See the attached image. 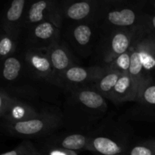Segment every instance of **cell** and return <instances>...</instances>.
I'll return each instance as SVG.
<instances>
[{"instance_id":"9c48e42d","label":"cell","mask_w":155,"mask_h":155,"mask_svg":"<svg viewBox=\"0 0 155 155\" xmlns=\"http://www.w3.org/2000/svg\"><path fill=\"white\" fill-rule=\"evenodd\" d=\"M50 61L54 69L63 71L69 65L70 59L65 50L61 47H57L53 48L50 53Z\"/></svg>"},{"instance_id":"4316f807","label":"cell","mask_w":155,"mask_h":155,"mask_svg":"<svg viewBox=\"0 0 155 155\" xmlns=\"http://www.w3.org/2000/svg\"><path fill=\"white\" fill-rule=\"evenodd\" d=\"M152 26L155 30V15L152 18Z\"/></svg>"},{"instance_id":"7402d4cb","label":"cell","mask_w":155,"mask_h":155,"mask_svg":"<svg viewBox=\"0 0 155 155\" xmlns=\"http://www.w3.org/2000/svg\"><path fill=\"white\" fill-rule=\"evenodd\" d=\"M116 64L119 68L122 71H127L128 74L129 68L130 66V53L126 52L121 55L118 56L116 60Z\"/></svg>"},{"instance_id":"d6986e66","label":"cell","mask_w":155,"mask_h":155,"mask_svg":"<svg viewBox=\"0 0 155 155\" xmlns=\"http://www.w3.org/2000/svg\"><path fill=\"white\" fill-rule=\"evenodd\" d=\"M127 155H155V141L136 145L129 151Z\"/></svg>"},{"instance_id":"7a4b0ae2","label":"cell","mask_w":155,"mask_h":155,"mask_svg":"<svg viewBox=\"0 0 155 155\" xmlns=\"http://www.w3.org/2000/svg\"><path fill=\"white\" fill-rule=\"evenodd\" d=\"M136 81L127 73H124L114 88L111 95L117 101L129 100L136 92Z\"/></svg>"},{"instance_id":"2e32d148","label":"cell","mask_w":155,"mask_h":155,"mask_svg":"<svg viewBox=\"0 0 155 155\" xmlns=\"http://www.w3.org/2000/svg\"><path fill=\"white\" fill-rule=\"evenodd\" d=\"M89 77V72L86 69L80 67H72L65 72V77L73 83H81Z\"/></svg>"},{"instance_id":"277c9868","label":"cell","mask_w":155,"mask_h":155,"mask_svg":"<svg viewBox=\"0 0 155 155\" xmlns=\"http://www.w3.org/2000/svg\"><path fill=\"white\" fill-rule=\"evenodd\" d=\"M138 51L144 70L150 71L155 69V39L149 38L138 45Z\"/></svg>"},{"instance_id":"83f0119b","label":"cell","mask_w":155,"mask_h":155,"mask_svg":"<svg viewBox=\"0 0 155 155\" xmlns=\"http://www.w3.org/2000/svg\"><path fill=\"white\" fill-rule=\"evenodd\" d=\"M27 155H37V154H27Z\"/></svg>"},{"instance_id":"30bf717a","label":"cell","mask_w":155,"mask_h":155,"mask_svg":"<svg viewBox=\"0 0 155 155\" xmlns=\"http://www.w3.org/2000/svg\"><path fill=\"white\" fill-rule=\"evenodd\" d=\"M87 145V139L83 135L74 134L67 136L61 143V148L68 151H77Z\"/></svg>"},{"instance_id":"3957f363","label":"cell","mask_w":155,"mask_h":155,"mask_svg":"<svg viewBox=\"0 0 155 155\" xmlns=\"http://www.w3.org/2000/svg\"><path fill=\"white\" fill-rule=\"evenodd\" d=\"M47 127L46 121L42 119H29L15 123L12 128L14 132L23 136H33L43 131Z\"/></svg>"},{"instance_id":"d4e9b609","label":"cell","mask_w":155,"mask_h":155,"mask_svg":"<svg viewBox=\"0 0 155 155\" xmlns=\"http://www.w3.org/2000/svg\"><path fill=\"white\" fill-rule=\"evenodd\" d=\"M28 154V151L25 149V148H22V147H20V148H16L15 150H12V151H8V152L4 153V154H2L1 155H27Z\"/></svg>"},{"instance_id":"5bb4252c","label":"cell","mask_w":155,"mask_h":155,"mask_svg":"<svg viewBox=\"0 0 155 155\" xmlns=\"http://www.w3.org/2000/svg\"><path fill=\"white\" fill-rule=\"evenodd\" d=\"M130 66L129 68L128 74L134 80L139 78L143 71V65L141 61L140 54L138 49L133 50L130 53Z\"/></svg>"},{"instance_id":"44dd1931","label":"cell","mask_w":155,"mask_h":155,"mask_svg":"<svg viewBox=\"0 0 155 155\" xmlns=\"http://www.w3.org/2000/svg\"><path fill=\"white\" fill-rule=\"evenodd\" d=\"M142 99L147 104L155 105V85H151L142 90Z\"/></svg>"},{"instance_id":"e0dca14e","label":"cell","mask_w":155,"mask_h":155,"mask_svg":"<svg viewBox=\"0 0 155 155\" xmlns=\"http://www.w3.org/2000/svg\"><path fill=\"white\" fill-rule=\"evenodd\" d=\"M25 5V0H14L6 14V18L8 21L15 22L21 18Z\"/></svg>"},{"instance_id":"cb8c5ba5","label":"cell","mask_w":155,"mask_h":155,"mask_svg":"<svg viewBox=\"0 0 155 155\" xmlns=\"http://www.w3.org/2000/svg\"><path fill=\"white\" fill-rule=\"evenodd\" d=\"M12 115L15 119H18V121H21V119L24 117V115H25V110L21 107H15L12 110Z\"/></svg>"},{"instance_id":"603a6c76","label":"cell","mask_w":155,"mask_h":155,"mask_svg":"<svg viewBox=\"0 0 155 155\" xmlns=\"http://www.w3.org/2000/svg\"><path fill=\"white\" fill-rule=\"evenodd\" d=\"M13 43L10 38L3 37L0 41V54L2 57L8 55L12 51Z\"/></svg>"},{"instance_id":"4fadbf2b","label":"cell","mask_w":155,"mask_h":155,"mask_svg":"<svg viewBox=\"0 0 155 155\" xmlns=\"http://www.w3.org/2000/svg\"><path fill=\"white\" fill-rule=\"evenodd\" d=\"M130 38L126 33H117L114 35L111 41V49L115 55H121L126 53L130 47Z\"/></svg>"},{"instance_id":"ac0fdd59","label":"cell","mask_w":155,"mask_h":155,"mask_svg":"<svg viewBox=\"0 0 155 155\" xmlns=\"http://www.w3.org/2000/svg\"><path fill=\"white\" fill-rule=\"evenodd\" d=\"M74 36L77 42L81 45L89 43L92 36V30L86 24L79 25L74 29Z\"/></svg>"},{"instance_id":"ffe728a7","label":"cell","mask_w":155,"mask_h":155,"mask_svg":"<svg viewBox=\"0 0 155 155\" xmlns=\"http://www.w3.org/2000/svg\"><path fill=\"white\" fill-rule=\"evenodd\" d=\"M54 28L49 22H42L38 24L34 30V34L36 38L40 39H48L54 35Z\"/></svg>"},{"instance_id":"ba28073f","label":"cell","mask_w":155,"mask_h":155,"mask_svg":"<svg viewBox=\"0 0 155 155\" xmlns=\"http://www.w3.org/2000/svg\"><path fill=\"white\" fill-rule=\"evenodd\" d=\"M122 74L124 73L114 71V72L108 73L104 75L100 80L99 83H98V88H99L100 92L104 94V95L110 96Z\"/></svg>"},{"instance_id":"52a82bcc","label":"cell","mask_w":155,"mask_h":155,"mask_svg":"<svg viewBox=\"0 0 155 155\" xmlns=\"http://www.w3.org/2000/svg\"><path fill=\"white\" fill-rule=\"evenodd\" d=\"M28 62L36 73L44 75L51 71V61L45 56L40 54H31L28 55Z\"/></svg>"},{"instance_id":"8992f818","label":"cell","mask_w":155,"mask_h":155,"mask_svg":"<svg viewBox=\"0 0 155 155\" xmlns=\"http://www.w3.org/2000/svg\"><path fill=\"white\" fill-rule=\"evenodd\" d=\"M77 97L82 104L90 109H101L105 103L101 94L92 90L81 91Z\"/></svg>"},{"instance_id":"5b68a950","label":"cell","mask_w":155,"mask_h":155,"mask_svg":"<svg viewBox=\"0 0 155 155\" xmlns=\"http://www.w3.org/2000/svg\"><path fill=\"white\" fill-rule=\"evenodd\" d=\"M107 18L113 25L127 27L134 24L136 21V14L131 9L125 8L109 12Z\"/></svg>"},{"instance_id":"7c38bea8","label":"cell","mask_w":155,"mask_h":155,"mask_svg":"<svg viewBox=\"0 0 155 155\" xmlns=\"http://www.w3.org/2000/svg\"><path fill=\"white\" fill-rule=\"evenodd\" d=\"M21 62L14 57L8 58L5 60L3 66V77L5 80L12 81L15 80L19 75L21 71Z\"/></svg>"},{"instance_id":"8fae6325","label":"cell","mask_w":155,"mask_h":155,"mask_svg":"<svg viewBox=\"0 0 155 155\" xmlns=\"http://www.w3.org/2000/svg\"><path fill=\"white\" fill-rule=\"evenodd\" d=\"M91 6L86 2H76L71 5L67 10V15L72 20H82L89 15Z\"/></svg>"},{"instance_id":"484cf974","label":"cell","mask_w":155,"mask_h":155,"mask_svg":"<svg viewBox=\"0 0 155 155\" xmlns=\"http://www.w3.org/2000/svg\"><path fill=\"white\" fill-rule=\"evenodd\" d=\"M49 155H77L72 151H68V150H54L51 151Z\"/></svg>"},{"instance_id":"6da1fadb","label":"cell","mask_w":155,"mask_h":155,"mask_svg":"<svg viewBox=\"0 0 155 155\" xmlns=\"http://www.w3.org/2000/svg\"><path fill=\"white\" fill-rule=\"evenodd\" d=\"M91 148L98 155H127L128 154L122 145L104 136L95 138Z\"/></svg>"},{"instance_id":"9a60e30c","label":"cell","mask_w":155,"mask_h":155,"mask_svg":"<svg viewBox=\"0 0 155 155\" xmlns=\"http://www.w3.org/2000/svg\"><path fill=\"white\" fill-rule=\"evenodd\" d=\"M48 4L45 1H41L35 2L32 5L28 14V18L30 22L37 23L42 21L44 18V11L46 9Z\"/></svg>"}]
</instances>
